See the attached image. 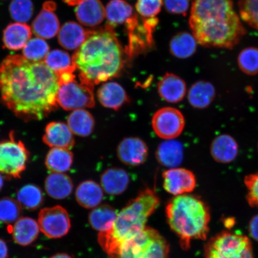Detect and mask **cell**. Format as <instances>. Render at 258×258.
Segmentation results:
<instances>
[{
	"label": "cell",
	"instance_id": "6da1fadb",
	"mask_svg": "<svg viewBox=\"0 0 258 258\" xmlns=\"http://www.w3.org/2000/svg\"><path fill=\"white\" fill-rule=\"evenodd\" d=\"M59 88L55 73L43 61L12 54L0 64L3 104L24 121L43 120L56 110Z\"/></svg>",
	"mask_w": 258,
	"mask_h": 258
},
{
	"label": "cell",
	"instance_id": "7a4b0ae2",
	"mask_svg": "<svg viewBox=\"0 0 258 258\" xmlns=\"http://www.w3.org/2000/svg\"><path fill=\"white\" fill-rule=\"evenodd\" d=\"M189 26L196 41L205 47L232 48L246 33L232 0H195Z\"/></svg>",
	"mask_w": 258,
	"mask_h": 258
},
{
	"label": "cell",
	"instance_id": "3957f363",
	"mask_svg": "<svg viewBox=\"0 0 258 258\" xmlns=\"http://www.w3.org/2000/svg\"><path fill=\"white\" fill-rule=\"evenodd\" d=\"M72 59L80 82L93 88L118 76L123 66L120 44L109 26L90 31Z\"/></svg>",
	"mask_w": 258,
	"mask_h": 258
},
{
	"label": "cell",
	"instance_id": "277c9868",
	"mask_svg": "<svg viewBox=\"0 0 258 258\" xmlns=\"http://www.w3.org/2000/svg\"><path fill=\"white\" fill-rule=\"evenodd\" d=\"M160 199L153 190L147 188L129 201L117 214L110 230L99 233L102 249L111 257L125 241L143 231L148 218L160 205Z\"/></svg>",
	"mask_w": 258,
	"mask_h": 258
},
{
	"label": "cell",
	"instance_id": "5b68a950",
	"mask_svg": "<svg viewBox=\"0 0 258 258\" xmlns=\"http://www.w3.org/2000/svg\"><path fill=\"white\" fill-rule=\"evenodd\" d=\"M166 214L183 249H189L192 240L207 237L211 214L208 206L198 196L185 194L174 197L167 203Z\"/></svg>",
	"mask_w": 258,
	"mask_h": 258
},
{
	"label": "cell",
	"instance_id": "8992f818",
	"mask_svg": "<svg viewBox=\"0 0 258 258\" xmlns=\"http://www.w3.org/2000/svg\"><path fill=\"white\" fill-rule=\"evenodd\" d=\"M169 244L159 232L146 227L122 243L111 258H169Z\"/></svg>",
	"mask_w": 258,
	"mask_h": 258
},
{
	"label": "cell",
	"instance_id": "52a82bcc",
	"mask_svg": "<svg viewBox=\"0 0 258 258\" xmlns=\"http://www.w3.org/2000/svg\"><path fill=\"white\" fill-rule=\"evenodd\" d=\"M205 254V258H254L249 238L230 231L222 232L210 239Z\"/></svg>",
	"mask_w": 258,
	"mask_h": 258
},
{
	"label": "cell",
	"instance_id": "ba28073f",
	"mask_svg": "<svg viewBox=\"0 0 258 258\" xmlns=\"http://www.w3.org/2000/svg\"><path fill=\"white\" fill-rule=\"evenodd\" d=\"M30 152L21 141L11 135L10 140L0 143V173L7 177L20 178L27 167Z\"/></svg>",
	"mask_w": 258,
	"mask_h": 258
},
{
	"label": "cell",
	"instance_id": "9c48e42d",
	"mask_svg": "<svg viewBox=\"0 0 258 258\" xmlns=\"http://www.w3.org/2000/svg\"><path fill=\"white\" fill-rule=\"evenodd\" d=\"M93 88L76 80L60 86L57 95V104L66 111L94 107Z\"/></svg>",
	"mask_w": 258,
	"mask_h": 258
},
{
	"label": "cell",
	"instance_id": "30bf717a",
	"mask_svg": "<svg viewBox=\"0 0 258 258\" xmlns=\"http://www.w3.org/2000/svg\"><path fill=\"white\" fill-rule=\"evenodd\" d=\"M38 224L42 233L54 239L69 233L72 225L69 213L59 205L41 209L38 214Z\"/></svg>",
	"mask_w": 258,
	"mask_h": 258
},
{
	"label": "cell",
	"instance_id": "8fae6325",
	"mask_svg": "<svg viewBox=\"0 0 258 258\" xmlns=\"http://www.w3.org/2000/svg\"><path fill=\"white\" fill-rule=\"evenodd\" d=\"M184 116L179 109L164 107L154 113L152 118L153 130L160 138L175 140L185 128Z\"/></svg>",
	"mask_w": 258,
	"mask_h": 258
},
{
	"label": "cell",
	"instance_id": "7c38bea8",
	"mask_svg": "<svg viewBox=\"0 0 258 258\" xmlns=\"http://www.w3.org/2000/svg\"><path fill=\"white\" fill-rule=\"evenodd\" d=\"M163 187L174 196L189 194L196 188V176L191 170L174 167L163 173Z\"/></svg>",
	"mask_w": 258,
	"mask_h": 258
},
{
	"label": "cell",
	"instance_id": "4fadbf2b",
	"mask_svg": "<svg viewBox=\"0 0 258 258\" xmlns=\"http://www.w3.org/2000/svg\"><path fill=\"white\" fill-rule=\"evenodd\" d=\"M118 159L125 165L136 167L144 164L148 156L146 143L137 137H128L122 140L117 149Z\"/></svg>",
	"mask_w": 258,
	"mask_h": 258
},
{
	"label": "cell",
	"instance_id": "5bb4252c",
	"mask_svg": "<svg viewBox=\"0 0 258 258\" xmlns=\"http://www.w3.org/2000/svg\"><path fill=\"white\" fill-rule=\"evenodd\" d=\"M56 5L53 2H47L43 9L34 19L32 31L35 36L43 39H51L56 36L60 30V23L54 13Z\"/></svg>",
	"mask_w": 258,
	"mask_h": 258
},
{
	"label": "cell",
	"instance_id": "9a60e30c",
	"mask_svg": "<svg viewBox=\"0 0 258 258\" xmlns=\"http://www.w3.org/2000/svg\"><path fill=\"white\" fill-rule=\"evenodd\" d=\"M43 143L52 148L71 149L75 145L73 132L63 122L52 121L47 124L43 137Z\"/></svg>",
	"mask_w": 258,
	"mask_h": 258
},
{
	"label": "cell",
	"instance_id": "2e32d148",
	"mask_svg": "<svg viewBox=\"0 0 258 258\" xmlns=\"http://www.w3.org/2000/svg\"><path fill=\"white\" fill-rule=\"evenodd\" d=\"M158 92L164 101L169 103L182 101L186 94L185 81L175 74L166 73L157 85Z\"/></svg>",
	"mask_w": 258,
	"mask_h": 258
},
{
	"label": "cell",
	"instance_id": "e0dca14e",
	"mask_svg": "<svg viewBox=\"0 0 258 258\" xmlns=\"http://www.w3.org/2000/svg\"><path fill=\"white\" fill-rule=\"evenodd\" d=\"M97 98L103 106L113 110H118L129 100L124 89L114 82L102 84L97 91Z\"/></svg>",
	"mask_w": 258,
	"mask_h": 258
},
{
	"label": "cell",
	"instance_id": "ac0fdd59",
	"mask_svg": "<svg viewBox=\"0 0 258 258\" xmlns=\"http://www.w3.org/2000/svg\"><path fill=\"white\" fill-rule=\"evenodd\" d=\"M238 145L235 139L228 134L219 135L212 141L211 146V156L217 162L228 164L236 159Z\"/></svg>",
	"mask_w": 258,
	"mask_h": 258
},
{
	"label": "cell",
	"instance_id": "d6986e66",
	"mask_svg": "<svg viewBox=\"0 0 258 258\" xmlns=\"http://www.w3.org/2000/svg\"><path fill=\"white\" fill-rule=\"evenodd\" d=\"M76 15L81 24L95 27L104 21L105 9L100 0H82L76 6Z\"/></svg>",
	"mask_w": 258,
	"mask_h": 258
},
{
	"label": "cell",
	"instance_id": "ffe728a7",
	"mask_svg": "<svg viewBox=\"0 0 258 258\" xmlns=\"http://www.w3.org/2000/svg\"><path fill=\"white\" fill-rule=\"evenodd\" d=\"M130 177L124 169L111 167L104 171L101 176L103 190L109 195H121L128 188Z\"/></svg>",
	"mask_w": 258,
	"mask_h": 258
},
{
	"label": "cell",
	"instance_id": "44dd1931",
	"mask_svg": "<svg viewBox=\"0 0 258 258\" xmlns=\"http://www.w3.org/2000/svg\"><path fill=\"white\" fill-rule=\"evenodd\" d=\"M90 32L75 22H68L60 28L58 42L67 50H77L88 38Z\"/></svg>",
	"mask_w": 258,
	"mask_h": 258
},
{
	"label": "cell",
	"instance_id": "7402d4cb",
	"mask_svg": "<svg viewBox=\"0 0 258 258\" xmlns=\"http://www.w3.org/2000/svg\"><path fill=\"white\" fill-rule=\"evenodd\" d=\"M32 29L24 23L15 22L10 24L3 32V44L8 49L17 51L23 49L31 38Z\"/></svg>",
	"mask_w": 258,
	"mask_h": 258
},
{
	"label": "cell",
	"instance_id": "603a6c76",
	"mask_svg": "<svg viewBox=\"0 0 258 258\" xmlns=\"http://www.w3.org/2000/svg\"><path fill=\"white\" fill-rule=\"evenodd\" d=\"M156 159L161 166L174 168L180 165L183 159V148L181 143L175 140H167L158 146Z\"/></svg>",
	"mask_w": 258,
	"mask_h": 258
},
{
	"label": "cell",
	"instance_id": "cb8c5ba5",
	"mask_svg": "<svg viewBox=\"0 0 258 258\" xmlns=\"http://www.w3.org/2000/svg\"><path fill=\"white\" fill-rule=\"evenodd\" d=\"M40 231L39 225L34 219L22 217L13 226V239L21 246H29L37 240Z\"/></svg>",
	"mask_w": 258,
	"mask_h": 258
},
{
	"label": "cell",
	"instance_id": "d4e9b609",
	"mask_svg": "<svg viewBox=\"0 0 258 258\" xmlns=\"http://www.w3.org/2000/svg\"><path fill=\"white\" fill-rule=\"evenodd\" d=\"M104 198L102 186L93 180H88L80 183L76 191L77 203L86 209H94L99 206Z\"/></svg>",
	"mask_w": 258,
	"mask_h": 258
},
{
	"label": "cell",
	"instance_id": "484cf974",
	"mask_svg": "<svg viewBox=\"0 0 258 258\" xmlns=\"http://www.w3.org/2000/svg\"><path fill=\"white\" fill-rule=\"evenodd\" d=\"M45 190L50 198L62 200L68 198L73 191V182L64 173H51L44 182Z\"/></svg>",
	"mask_w": 258,
	"mask_h": 258
},
{
	"label": "cell",
	"instance_id": "4316f807",
	"mask_svg": "<svg viewBox=\"0 0 258 258\" xmlns=\"http://www.w3.org/2000/svg\"><path fill=\"white\" fill-rule=\"evenodd\" d=\"M216 96V90L212 83L199 81L189 88L187 97L189 104L197 109H205L211 105Z\"/></svg>",
	"mask_w": 258,
	"mask_h": 258
},
{
	"label": "cell",
	"instance_id": "83f0119b",
	"mask_svg": "<svg viewBox=\"0 0 258 258\" xmlns=\"http://www.w3.org/2000/svg\"><path fill=\"white\" fill-rule=\"evenodd\" d=\"M105 16L109 27L128 24L137 17L132 6L124 0H111L105 9Z\"/></svg>",
	"mask_w": 258,
	"mask_h": 258
},
{
	"label": "cell",
	"instance_id": "f1b7e54d",
	"mask_svg": "<svg viewBox=\"0 0 258 258\" xmlns=\"http://www.w3.org/2000/svg\"><path fill=\"white\" fill-rule=\"evenodd\" d=\"M67 125L73 134L88 137L94 131L95 121L91 113L85 109L73 111L67 118Z\"/></svg>",
	"mask_w": 258,
	"mask_h": 258
},
{
	"label": "cell",
	"instance_id": "f546056e",
	"mask_svg": "<svg viewBox=\"0 0 258 258\" xmlns=\"http://www.w3.org/2000/svg\"><path fill=\"white\" fill-rule=\"evenodd\" d=\"M117 213L108 205H102L93 209L89 215L90 226L99 233L110 230L114 224Z\"/></svg>",
	"mask_w": 258,
	"mask_h": 258
},
{
	"label": "cell",
	"instance_id": "4dcf8cb0",
	"mask_svg": "<svg viewBox=\"0 0 258 258\" xmlns=\"http://www.w3.org/2000/svg\"><path fill=\"white\" fill-rule=\"evenodd\" d=\"M73 161L74 155L70 150L52 148L47 154L45 164L52 173H64L71 169Z\"/></svg>",
	"mask_w": 258,
	"mask_h": 258
},
{
	"label": "cell",
	"instance_id": "1f68e13d",
	"mask_svg": "<svg viewBox=\"0 0 258 258\" xmlns=\"http://www.w3.org/2000/svg\"><path fill=\"white\" fill-rule=\"evenodd\" d=\"M198 41L188 32H180L173 37L170 43V50L174 56L185 59L191 57L197 50Z\"/></svg>",
	"mask_w": 258,
	"mask_h": 258
},
{
	"label": "cell",
	"instance_id": "d6a6232c",
	"mask_svg": "<svg viewBox=\"0 0 258 258\" xmlns=\"http://www.w3.org/2000/svg\"><path fill=\"white\" fill-rule=\"evenodd\" d=\"M43 62L56 75L67 72H76L72 58L63 50L55 49L49 51Z\"/></svg>",
	"mask_w": 258,
	"mask_h": 258
},
{
	"label": "cell",
	"instance_id": "836d02e7",
	"mask_svg": "<svg viewBox=\"0 0 258 258\" xmlns=\"http://www.w3.org/2000/svg\"><path fill=\"white\" fill-rule=\"evenodd\" d=\"M18 201L28 211H34L43 204L44 195L39 187L34 184L24 185L17 194Z\"/></svg>",
	"mask_w": 258,
	"mask_h": 258
},
{
	"label": "cell",
	"instance_id": "e575fe53",
	"mask_svg": "<svg viewBox=\"0 0 258 258\" xmlns=\"http://www.w3.org/2000/svg\"><path fill=\"white\" fill-rule=\"evenodd\" d=\"M50 47L44 39L40 37L31 38L22 49V56L32 62L43 61L49 53Z\"/></svg>",
	"mask_w": 258,
	"mask_h": 258
},
{
	"label": "cell",
	"instance_id": "d590c367",
	"mask_svg": "<svg viewBox=\"0 0 258 258\" xmlns=\"http://www.w3.org/2000/svg\"><path fill=\"white\" fill-rule=\"evenodd\" d=\"M9 12L16 22L25 24L33 16V3L31 0H12L9 6Z\"/></svg>",
	"mask_w": 258,
	"mask_h": 258
},
{
	"label": "cell",
	"instance_id": "8d00e7d4",
	"mask_svg": "<svg viewBox=\"0 0 258 258\" xmlns=\"http://www.w3.org/2000/svg\"><path fill=\"white\" fill-rule=\"evenodd\" d=\"M238 64L242 72L249 76L258 74V48L247 47L238 56Z\"/></svg>",
	"mask_w": 258,
	"mask_h": 258
},
{
	"label": "cell",
	"instance_id": "74e56055",
	"mask_svg": "<svg viewBox=\"0 0 258 258\" xmlns=\"http://www.w3.org/2000/svg\"><path fill=\"white\" fill-rule=\"evenodd\" d=\"M21 215L22 206L18 201L10 198L0 199V222L11 224L21 218Z\"/></svg>",
	"mask_w": 258,
	"mask_h": 258
},
{
	"label": "cell",
	"instance_id": "f35d334b",
	"mask_svg": "<svg viewBox=\"0 0 258 258\" xmlns=\"http://www.w3.org/2000/svg\"><path fill=\"white\" fill-rule=\"evenodd\" d=\"M238 6L242 19L258 31V0H238Z\"/></svg>",
	"mask_w": 258,
	"mask_h": 258
},
{
	"label": "cell",
	"instance_id": "ab89813d",
	"mask_svg": "<svg viewBox=\"0 0 258 258\" xmlns=\"http://www.w3.org/2000/svg\"><path fill=\"white\" fill-rule=\"evenodd\" d=\"M162 5L163 0H137L136 8L143 17L153 19L159 14Z\"/></svg>",
	"mask_w": 258,
	"mask_h": 258
},
{
	"label": "cell",
	"instance_id": "60d3db41",
	"mask_svg": "<svg viewBox=\"0 0 258 258\" xmlns=\"http://www.w3.org/2000/svg\"><path fill=\"white\" fill-rule=\"evenodd\" d=\"M244 184L247 191L248 203L252 207L258 208V171L245 177Z\"/></svg>",
	"mask_w": 258,
	"mask_h": 258
},
{
	"label": "cell",
	"instance_id": "b9f144b4",
	"mask_svg": "<svg viewBox=\"0 0 258 258\" xmlns=\"http://www.w3.org/2000/svg\"><path fill=\"white\" fill-rule=\"evenodd\" d=\"M164 6L170 14L186 15L189 9V0H164Z\"/></svg>",
	"mask_w": 258,
	"mask_h": 258
},
{
	"label": "cell",
	"instance_id": "7bdbcfd3",
	"mask_svg": "<svg viewBox=\"0 0 258 258\" xmlns=\"http://www.w3.org/2000/svg\"><path fill=\"white\" fill-rule=\"evenodd\" d=\"M249 232L250 236L258 242V214L251 219L249 225Z\"/></svg>",
	"mask_w": 258,
	"mask_h": 258
},
{
	"label": "cell",
	"instance_id": "ee69618b",
	"mask_svg": "<svg viewBox=\"0 0 258 258\" xmlns=\"http://www.w3.org/2000/svg\"><path fill=\"white\" fill-rule=\"evenodd\" d=\"M8 247L6 242L0 238V258H8Z\"/></svg>",
	"mask_w": 258,
	"mask_h": 258
},
{
	"label": "cell",
	"instance_id": "f6af8a7d",
	"mask_svg": "<svg viewBox=\"0 0 258 258\" xmlns=\"http://www.w3.org/2000/svg\"><path fill=\"white\" fill-rule=\"evenodd\" d=\"M50 258H72V257L67 253H59L54 254Z\"/></svg>",
	"mask_w": 258,
	"mask_h": 258
},
{
	"label": "cell",
	"instance_id": "bcb514c9",
	"mask_svg": "<svg viewBox=\"0 0 258 258\" xmlns=\"http://www.w3.org/2000/svg\"><path fill=\"white\" fill-rule=\"evenodd\" d=\"M82 0H63V2H66L67 4L70 6H76L79 4L80 2Z\"/></svg>",
	"mask_w": 258,
	"mask_h": 258
},
{
	"label": "cell",
	"instance_id": "7dc6e473",
	"mask_svg": "<svg viewBox=\"0 0 258 258\" xmlns=\"http://www.w3.org/2000/svg\"><path fill=\"white\" fill-rule=\"evenodd\" d=\"M3 186H4V179L2 173H0V191L2 189Z\"/></svg>",
	"mask_w": 258,
	"mask_h": 258
},
{
	"label": "cell",
	"instance_id": "c3c4849f",
	"mask_svg": "<svg viewBox=\"0 0 258 258\" xmlns=\"http://www.w3.org/2000/svg\"><path fill=\"white\" fill-rule=\"evenodd\" d=\"M258 148V147H257Z\"/></svg>",
	"mask_w": 258,
	"mask_h": 258
}]
</instances>
